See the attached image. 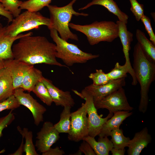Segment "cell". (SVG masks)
Returning a JSON list of instances; mask_svg holds the SVG:
<instances>
[{"label": "cell", "instance_id": "cell-31", "mask_svg": "<svg viewBox=\"0 0 155 155\" xmlns=\"http://www.w3.org/2000/svg\"><path fill=\"white\" fill-rule=\"evenodd\" d=\"M22 2L19 0H3L1 3L5 9L16 18L20 13L22 9L20 7Z\"/></svg>", "mask_w": 155, "mask_h": 155}, {"label": "cell", "instance_id": "cell-33", "mask_svg": "<svg viewBox=\"0 0 155 155\" xmlns=\"http://www.w3.org/2000/svg\"><path fill=\"white\" fill-rule=\"evenodd\" d=\"M131 5L130 10L135 16V19L139 21L144 15V6L140 3L137 0H129Z\"/></svg>", "mask_w": 155, "mask_h": 155}, {"label": "cell", "instance_id": "cell-3", "mask_svg": "<svg viewBox=\"0 0 155 155\" xmlns=\"http://www.w3.org/2000/svg\"><path fill=\"white\" fill-rule=\"evenodd\" d=\"M77 0H72L67 5L62 7L49 5L47 7L49 12L50 25L49 29H54L59 34L60 37L67 41L69 39L78 41L77 35L70 30L69 24L73 15L87 16L88 14L75 11L73 5Z\"/></svg>", "mask_w": 155, "mask_h": 155}, {"label": "cell", "instance_id": "cell-30", "mask_svg": "<svg viewBox=\"0 0 155 155\" xmlns=\"http://www.w3.org/2000/svg\"><path fill=\"white\" fill-rule=\"evenodd\" d=\"M88 77L92 80V84L96 86L106 84L111 80L107 73H105L101 69H96L95 72L91 73Z\"/></svg>", "mask_w": 155, "mask_h": 155}, {"label": "cell", "instance_id": "cell-20", "mask_svg": "<svg viewBox=\"0 0 155 155\" xmlns=\"http://www.w3.org/2000/svg\"><path fill=\"white\" fill-rule=\"evenodd\" d=\"M14 90L13 80L7 69H0V102L13 95Z\"/></svg>", "mask_w": 155, "mask_h": 155}, {"label": "cell", "instance_id": "cell-6", "mask_svg": "<svg viewBox=\"0 0 155 155\" xmlns=\"http://www.w3.org/2000/svg\"><path fill=\"white\" fill-rule=\"evenodd\" d=\"M50 25V18L38 11L26 10L13 19L10 25L6 26V33L11 37H15L23 32L38 28L41 26L45 25L48 28Z\"/></svg>", "mask_w": 155, "mask_h": 155}, {"label": "cell", "instance_id": "cell-1", "mask_svg": "<svg viewBox=\"0 0 155 155\" xmlns=\"http://www.w3.org/2000/svg\"><path fill=\"white\" fill-rule=\"evenodd\" d=\"M32 35L21 38L12 46L14 59L30 65L45 64L68 68L57 60L55 44L44 36Z\"/></svg>", "mask_w": 155, "mask_h": 155}, {"label": "cell", "instance_id": "cell-29", "mask_svg": "<svg viewBox=\"0 0 155 155\" xmlns=\"http://www.w3.org/2000/svg\"><path fill=\"white\" fill-rule=\"evenodd\" d=\"M130 73L128 67L125 64L121 65L118 62H117L114 68L108 73L107 75L111 80H115L127 76V73Z\"/></svg>", "mask_w": 155, "mask_h": 155}, {"label": "cell", "instance_id": "cell-35", "mask_svg": "<svg viewBox=\"0 0 155 155\" xmlns=\"http://www.w3.org/2000/svg\"><path fill=\"white\" fill-rule=\"evenodd\" d=\"M140 20L144 26L145 29L149 35L150 40L155 45V35L152 27L150 19L144 14Z\"/></svg>", "mask_w": 155, "mask_h": 155}, {"label": "cell", "instance_id": "cell-23", "mask_svg": "<svg viewBox=\"0 0 155 155\" xmlns=\"http://www.w3.org/2000/svg\"><path fill=\"white\" fill-rule=\"evenodd\" d=\"M136 37L138 42L146 56L155 62V45L149 40L145 33L140 29L136 30Z\"/></svg>", "mask_w": 155, "mask_h": 155}, {"label": "cell", "instance_id": "cell-37", "mask_svg": "<svg viewBox=\"0 0 155 155\" xmlns=\"http://www.w3.org/2000/svg\"><path fill=\"white\" fill-rule=\"evenodd\" d=\"M65 154L64 151L58 146L55 148H51L49 150L42 154V155H62Z\"/></svg>", "mask_w": 155, "mask_h": 155}, {"label": "cell", "instance_id": "cell-8", "mask_svg": "<svg viewBox=\"0 0 155 155\" xmlns=\"http://www.w3.org/2000/svg\"><path fill=\"white\" fill-rule=\"evenodd\" d=\"M87 115L85 102L82 103L76 111L71 113L70 129L68 133L69 140L79 142L89 135Z\"/></svg>", "mask_w": 155, "mask_h": 155}, {"label": "cell", "instance_id": "cell-41", "mask_svg": "<svg viewBox=\"0 0 155 155\" xmlns=\"http://www.w3.org/2000/svg\"><path fill=\"white\" fill-rule=\"evenodd\" d=\"M4 67V60H0V69Z\"/></svg>", "mask_w": 155, "mask_h": 155}, {"label": "cell", "instance_id": "cell-7", "mask_svg": "<svg viewBox=\"0 0 155 155\" xmlns=\"http://www.w3.org/2000/svg\"><path fill=\"white\" fill-rule=\"evenodd\" d=\"M74 93L85 100L87 114L88 115V135L95 137L98 135L105 123L112 116L113 113H109L105 118L99 115L95 107L92 96L83 89L80 92L73 90Z\"/></svg>", "mask_w": 155, "mask_h": 155}, {"label": "cell", "instance_id": "cell-22", "mask_svg": "<svg viewBox=\"0 0 155 155\" xmlns=\"http://www.w3.org/2000/svg\"><path fill=\"white\" fill-rule=\"evenodd\" d=\"M43 77L41 71L34 66L25 75L21 88L29 92L32 91L36 84L41 81Z\"/></svg>", "mask_w": 155, "mask_h": 155}, {"label": "cell", "instance_id": "cell-43", "mask_svg": "<svg viewBox=\"0 0 155 155\" xmlns=\"http://www.w3.org/2000/svg\"><path fill=\"white\" fill-rule=\"evenodd\" d=\"M3 0H0V2L2 3L3 1Z\"/></svg>", "mask_w": 155, "mask_h": 155}, {"label": "cell", "instance_id": "cell-5", "mask_svg": "<svg viewBox=\"0 0 155 155\" xmlns=\"http://www.w3.org/2000/svg\"><path fill=\"white\" fill-rule=\"evenodd\" d=\"M49 30L50 36L55 43L56 57L61 59L68 67L75 64L85 63L99 57V55H93L83 51L77 45L63 40L59 36L56 30Z\"/></svg>", "mask_w": 155, "mask_h": 155}, {"label": "cell", "instance_id": "cell-18", "mask_svg": "<svg viewBox=\"0 0 155 155\" xmlns=\"http://www.w3.org/2000/svg\"><path fill=\"white\" fill-rule=\"evenodd\" d=\"M132 114V112L127 111H120L114 112L112 116L104 124L98 136L100 137L110 136L112 131L119 128L123 121Z\"/></svg>", "mask_w": 155, "mask_h": 155}, {"label": "cell", "instance_id": "cell-36", "mask_svg": "<svg viewBox=\"0 0 155 155\" xmlns=\"http://www.w3.org/2000/svg\"><path fill=\"white\" fill-rule=\"evenodd\" d=\"M79 150L85 155H96L90 145L88 142L84 140L80 144Z\"/></svg>", "mask_w": 155, "mask_h": 155}, {"label": "cell", "instance_id": "cell-17", "mask_svg": "<svg viewBox=\"0 0 155 155\" xmlns=\"http://www.w3.org/2000/svg\"><path fill=\"white\" fill-rule=\"evenodd\" d=\"M152 140L151 135L146 127L136 133L130 140L127 150L128 155H139L142 150L147 147Z\"/></svg>", "mask_w": 155, "mask_h": 155}, {"label": "cell", "instance_id": "cell-25", "mask_svg": "<svg viewBox=\"0 0 155 155\" xmlns=\"http://www.w3.org/2000/svg\"><path fill=\"white\" fill-rule=\"evenodd\" d=\"M18 131L21 135L22 137L25 138V143L24 144V152L26 155H38L36 152L35 146L33 142L32 132L31 131H29L26 128H24L22 129L20 127H17Z\"/></svg>", "mask_w": 155, "mask_h": 155}, {"label": "cell", "instance_id": "cell-15", "mask_svg": "<svg viewBox=\"0 0 155 155\" xmlns=\"http://www.w3.org/2000/svg\"><path fill=\"white\" fill-rule=\"evenodd\" d=\"M41 81L46 87L53 102L56 106L62 107L69 106L71 107L74 106L75 102L69 91L60 89L54 85L51 81L44 77Z\"/></svg>", "mask_w": 155, "mask_h": 155}, {"label": "cell", "instance_id": "cell-38", "mask_svg": "<svg viewBox=\"0 0 155 155\" xmlns=\"http://www.w3.org/2000/svg\"><path fill=\"white\" fill-rule=\"evenodd\" d=\"M0 15H2L6 18L9 22H11L13 20V16L10 12L6 10L2 5L0 2Z\"/></svg>", "mask_w": 155, "mask_h": 155}, {"label": "cell", "instance_id": "cell-11", "mask_svg": "<svg viewBox=\"0 0 155 155\" xmlns=\"http://www.w3.org/2000/svg\"><path fill=\"white\" fill-rule=\"evenodd\" d=\"M59 133L52 123L44 122L40 130L37 133L35 146L37 150L42 153L47 151L59 140Z\"/></svg>", "mask_w": 155, "mask_h": 155}, {"label": "cell", "instance_id": "cell-26", "mask_svg": "<svg viewBox=\"0 0 155 155\" xmlns=\"http://www.w3.org/2000/svg\"><path fill=\"white\" fill-rule=\"evenodd\" d=\"M110 136L111 137V141L114 148L124 149L128 146L130 138L123 135L122 129L119 128L113 130L110 133Z\"/></svg>", "mask_w": 155, "mask_h": 155}, {"label": "cell", "instance_id": "cell-14", "mask_svg": "<svg viewBox=\"0 0 155 155\" xmlns=\"http://www.w3.org/2000/svg\"><path fill=\"white\" fill-rule=\"evenodd\" d=\"M4 67L7 69L13 80L14 89L21 88L23 78L34 65L27 64L14 59L4 60Z\"/></svg>", "mask_w": 155, "mask_h": 155}, {"label": "cell", "instance_id": "cell-40", "mask_svg": "<svg viewBox=\"0 0 155 155\" xmlns=\"http://www.w3.org/2000/svg\"><path fill=\"white\" fill-rule=\"evenodd\" d=\"M110 151L112 155H124L125 150V149H119L113 148Z\"/></svg>", "mask_w": 155, "mask_h": 155}, {"label": "cell", "instance_id": "cell-13", "mask_svg": "<svg viewBox=\"0 0 155 155\" xmlns=\"http://www.w3.org/2000/svg\"><path fill=\"white\" fill-rule=\"evenodd\" d=\"M116 23L118 27V37H119L123 46V51L125 58V64L129 67L130 74L132 79V85H136L137 82L130 63L129 57V51L130 50L131 44L133 40V34L127 30V24L121 21L117 20Z\"/></svg>", "mask_w": 155, "mask_h": 155}, {"label": "cell", "instance_id": "cell-10", "mask_svg": "<svg viewBox=\"0 0 155 155\" xmlns=\"http://www.w3.org/2000/svg\"><path fill=\"white\" fill-rule=\"evenodd\" d=\"M24 91L21 88L15 89L13 95L20 105L24 106L31 111L34 124L38 126L41 122L43 121V114L46 111V109L29 93H25Z\"/></svg>", "mask_w": 155, "mask_h": 155}, {"label": "cell", "instance_id": "cell-19", "mask_svg": "<svg viewBox=\"0 0 155 155\" xmlns=\"http://www.w3.org/2000/svg\"><path fill=\"white\" fill-rule=\"evenodd\" d=\"M94 5L103 6L109 12L116 15L119 21L126 24H127L129 16L121 10L116 2L113 0H92L85 6L79 8V10H82L87 9Z\"/></svg>", "mask_w": 155, "mask_h": 155}, {"label": "cell", "instance_id": "cell-24", "mask_svg": "<svg viewBox=\"0 0 155 155\" xmlns=\"http://www.w3.org/2000/svg\"><path fill=\"white\" fill-rule=\"evenodd\" d=\"M71 108V107L69 106L64 107V108L60 114L59 121L54 125L55 128L60 133H68L69 132Z\"/></svg>", "mask_w": 155, "mask_h": 155}, {"label": "cell", "instance_id": "cell-28", "mask_svg": "<svg viewBox=\"0 0 155 155\" xmlns=\"http://www.w3.org/2000/svg\"><path fill=\"white\" fill-rule=\"evenodd\" d=\"M52 0H28L22 1L20 8L30 11L37 12L47 7Z\"/></svg>", "mask_w": 155, "mask_h": 155}, {"label": "cell", "instance_id": "cell-27", "mask_svg": "<svg viewBox=\"0 0 155 155\" xmlns=\"http://www.w3.org/2000/svg\"><path fill=\"white\" fill-rule=\"evenodd\" d=\"M32 92L47 106L51 105L53 102L52 98L47 89L41 81L36 84Z\"/></svg>", "mask_w": 155, "mask_h": 155}, {"label": "cell", "instance_id": "cell-39", "mask_svg": "<svg viewBox=\"0 0 155 155\" xmlns=\"http://www.w3.org/2000/svg\"><path fill=\"white\" fill-rule=\"evenodd\" d=\"M23 137H22V139L21 144L18 149L13 153L9 154L10 155H22L24 152V142Z\"/></svg>", "mask_w": 155, "mask_h": 155}, {"label": "cell", "instance_id": "cell-34", "mask_svg": "<svg viewBox=\"0 0 155 155\" xmlns=\"http://www.w3.org/2000/svg\"><path fill=\"white\" fill-rule=\"evenodd\" d=\"M11 110L6 115L0 118V138L3 130L9 125L14 120L15 116Z\"/></svg>", "mask_w": 155, "mask_h": 155}, {"label": "cell", "instance_id": "cell-42", "mask_svg": "<svg viewBox=\"0 0 155 155\" xmlns=\"http://www.w3.org/2000/svg\"><path fill=\"white\" fill-rule=\"evenodd\" d=\"M82 153L79 150L77 152H76L74 154H73L72 155H81L82 154Z\"/></svg>", "mask_w": 155, "mask_h": 155}, {"label": "cell", "instance_id": "cell-21", "mask_svg": "<svg viewBox=\"0 0 155 155\" xmlns=\"http://www.w3.org/2000/svg\"><path fill=\"white\" fill-rule=\"evenodd\" d=\"M83 140L89 144L97 155H108L111 150L113 148L111 140L107 136L99 137L97 141L95 137L88 135Z\"/></svg>", "mask_w": 155, "mask_h": 155}, {"label": "cell", "instance_id": "cell-2", "mask_svg": "<svg viewBox=\"0 0 155 155\" xmlns=\"http://www.w3.org/2000/svg\"><path fill=\"white\" fill-rule=\"evenodd\" d=\"M133 56L132 68L140 87L138 109L144 113L148 109L150 88L155 80V62L146 56L138 42L134 47Z\"/></svg>", "mask_w": 155, "mask_h": 155}, {"label": "cell", "instance_id": "cell-32", "mask_svg": "<svg viewBox=\"0 0 155 155\" xmlns=\"http://www.w3.org/2000/svg\"><path fill=\"white\" fill-rule=\"evenodd\" d=\"M20 105L13 95L0 102V113L6 110H14Z\"/></svg>", "mask_w": 155, "mask_h": 155}, {"label": "cell", "instance_id": "cell-9", "mask_svg": "<svg viewBox=\"0 0 155 155\" xmlns=\"http://www.w3.org/2000/svg\"><path fill=\"white\" fill-rule=\"evenodd\" d=\"M97 109L108 110L109 113L120 111H131L133 108L128 102L125 90L122 87L94 103Z\"/></svg>", "mask_w": 155, "mask_h": 155}, {"label": "cell", "instance_id": "cell-4", "mask_svg": "<svg viewBox=\"0 0 155 155\" xmlns=\"http://www.w3.org/2000/svg\"><path fill=\"white\" fill-rule=\"evenodd\" d=\"M69 26L71 29L85 34L91 45L102 41L111 42L118 37V25L113 21H96L85 25L70 23Z\"/></svg>", "mask_w": 155, "mask_h": 155}, {"label": "cell", "instance_id": "cell-16", "mask_svg": "<svg viewBox=\"0 0 155 155\" xmlns=\"http://www.w3.org/2000/svg\"><path fill=\"white\" fill-rule=\"evenodd\" d=\"M6 26L0 23V60H4L13 59L12 47L13 42L24 36L31 34L32 32L20 34L15 37H11L6 33Z\"/></svg>", "mask_w": 155, "mask_h": 155}, {"label": "cell", "instance_id": "cell-12", "mask_svg": "<svg viewBox=\"0 0 155 155\" xmlns=\"http://www.w3.org/2000/svg\"><path fill=\"white\" fill-rule=\"evenodd\" d=\"M125 77L111 80L107 84L100 86L92 84L84 89L92 97L94 103L113 92L125 86Z\"/></svg>", "mask_w": 155, "mask_h": 155}]
</instances>
